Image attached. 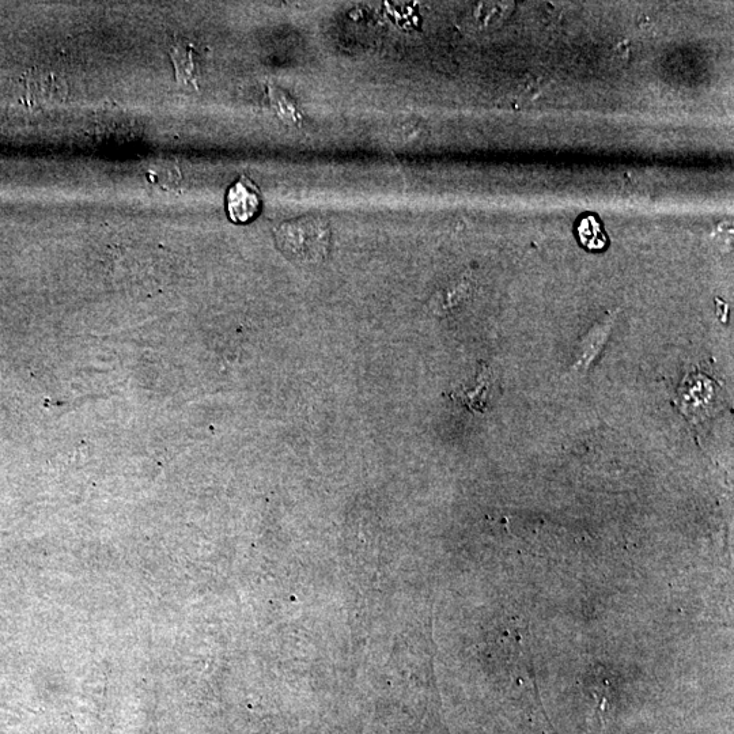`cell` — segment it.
<instances>
[{
  "instance_id": "1",
  "label": "cell",
  "mask_w": 734,
  "mask_h": 734,
  "mask_svg": "<svg viewBox=\"0 0 734 734\" xmlns=\"http://www.w3.org/2000/svg\"><path fill=\"white\" fill-rule=\"evenodd\" d=\"M275 240L290 259L317 263L327 256L331 232L324 219L308 215L282 223L275 230Z\"/></svg>"
},
{
  "instance_id": "2",
  "label": "cell",
  "mask_w": 734,
  "mask_h": 734,
  "mask_svg": "<svg viewBox=\"0 0 734 734\" xmlns=\"http://www.w3.org/2000/svg\"><path fill=\"white\" fill-rule=\"evenodd\" d=\"M724 391L717 381L698 370L688 373L677 391L676 406L688 421L701 425L718 414Z\"/></svg>"
},
{
  "instance_id": "3",
  "label": "cell",
  "mask_w": 734,
  "mask_h": 734,
  "mask_svg": "<svg viewBox=\"0 0 734 734\" xmlns=\"http://www.w3.org/2000/svg\"><path fill=\"white\" fill-rule=\"evenodd\" d=\"M226 210L233 222H252L261 210L259 189L252 184L251 180H238L227 191Z\"/></svg>"
},
{
  "instance_id": "4",
  "label": "cell",
  "mask_w": 734,
  "mask_h": 734,
  "mask_svg": "<svg viewBox=\"0 0 734 734\" xmlns=\"http://www.w3.org/2000/svg\"><path fill=\"white\" fill-rule=\"evenodd\" d=\"M26 93L39 104H60L67 94L66 82L51 71H32L25 81Z\"/></svg>"
},
{
  "instance_id": "5",
  "label": "cell",
  "mask_w": 734,
  "mask_h": 734,
  "mask_svg": "<svg viewBox=\"0 0 734 734\" xmlns=\"http://www.w3.org/2000/svg\"><path fill=\"white\" fill-rule=\"evenodd\" d=\"M612 320L604 321L599 325H596L586 335L584 342L581 343L580 350H578V358L575 359L573 369L577 372H586L590 363L596 359L600 351L603 350L605 342L611 335Z\"/></svg>"
},
{
  "instance_id": "6",
  "label": "cell",
  "mask_w": 734,
  "mask_h": 734,
  "mask_svg": "<svg viewBox=\"0 0 734 734\" xmlns=\"http://www.w3.org/2000/svg\"><path fill=\"white\" fill-rule=\"evenodd\" d=\"M578 240L589 251H603L607 248L608 237L600 219L594 215H585L577 225Z\"/></svg>"
},
{
  "instance_id": "7",
  "label": "cell",
  "mask_w": 734,
  "mask_h": 734,
  "mask_svg": "<svg viewBox=\"0 0 734 734\" xmlns=\"http://www.w3.org/2000/svg\"><path fill=\"white\" fill-rule=\"evenodd\" d=\"M270 98L276 113H278L282 121H285L289 126H298V124H301V113L298 112L293 100L287 97L285 92L275 89V87H270Z\"/></svg>"
}]
</instances>
